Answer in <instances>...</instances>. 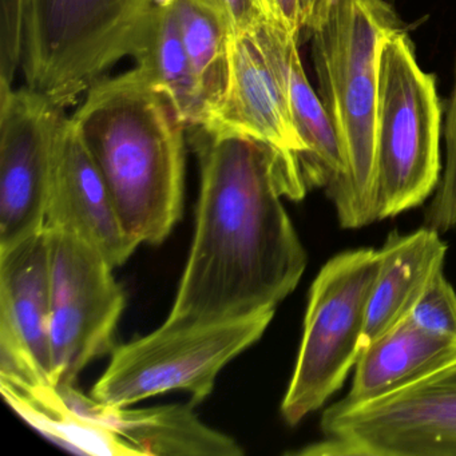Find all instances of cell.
I'll use <instances>...</instances> for the list:
<instances>
[{
	"instance_id": "6",
	"label": "cell",
	"mask_w": 456,
	"mask_h": 456,
	"mask_svg": "<svg viewBox=\"0 0 456 456\" xmlns=\"http://www.w3.org/2000/svg\"><path fill=\"white\" fill-rule=\"evenodd\" d=\"M274 314L240 319L173 320L114 348L92 396L110 407H130L183 389L191 403L212 394L224 367L260 340Z\"/></svg>"
},
{
	"instance_id": "4",
	"label": "cell",
	"mask_w": 456,
	"mask_h": 456,
	"mask_svg": "<svg viewBox=\"0 0 456 456\" xmlns=\"http://www.w3.org/2000/svg\"><path fill=\"white\" fill-rule=\"evenodd\" d=\"M156 0H25L26 86L74 105L125 57H135Z\"/></svg>"
},
{
	"instance_id": "13",
	"label": "cell",
	"mask_w": 456,
	"mask_h": 456,
	"mask_svg": "<svg viewBox=\"0 0 456 456\" xmlns=\"http://www.w3.org/2000/svg\"><path fill=\"white\" fill-rule=\"evenodd\" d=\"M229 55L228 92L205 125L197 127L261 141L301 167L305 146L296 129L281 82L255 31L231 36Z\"/></svg>"
},
{
	"instance_id": "18",
	"label": "cell",
	"mask_w": 456,
	"mask_h": 456,
	"mask_svg": "<svg viewBox=\"0 0 456 456\" xmlns=\"http://www.w3.org/2000/svg\"><path fill=\"white\" fill-rule=\"evenodd\" d=\"M0 391L23 420L63 448L94 456L141 455L113 429L79 415L54 384L28 383L0 375Z\"/></svg>"
},
{
	"instance_id": "15",
	"label": "cell",
	"mask_w": 456,
	"mask_h": 456,
	"mask_svg": "<svg viewBox=\"0 0 456 456\" xmlns=\"http://www.w3.org/2000/svg\"><path fill=\"white\" fill-rule=\"evenodd\" d=\"M253 31L281 82L305 146L301 172L306 188H322L328 194L346 175V162L330 116L304 70L298 54L300 41L266 18Z\"/></svg>"
},
{
	"instance_id": "3",
	"label": "cell",
	"mask_w": 456,
	"mask_h": 456,
	"mask_svg": "<svg viewBox=\"0 0 456 456\" xmlns=\"http://www.w3.org/2000/svg\"><path fill=\"white\" fill-rule=\"evenodd\" d=\"M405 30L387 0H333L312 31L319 97L346 162V175L328 193L346 229L376 221L373 210L379 61L384 42Z\"/></svg>"
},
{
	"instance_id": "8",
	"label": "cell",
	"mask_w": 456,
	"mask_h": 456,
	"mask_svg": "<svg viewBox=\"0 0 456 456\" xmlns=\"http://www.w3.org/2000/svg\"><path fill=\"white\" fill-rule=\"evenodd\" d=\"M322 439L301 456H456V356L370 402L340 400L322 413Z\"/></svg>"
},
{
	"instance_id": "22",
	"label": "cell",
	"mask_w": 456,
	"mask_h": 456,
	"mask_svg": "<svg viewBox=\"0 0 456 456\" xmlns=\"http://www.w3.org/2000/svg\"><path fill=\"white\" fill-rule=\"evenodd\" d=\"M410 317L420 327L456 340V292L444 269L432 277Z\"/></svg>"
},
{
	"instance_id": "25",
	"label": "cell",
	"mask_w": 456,
	"mask_h": 456,
	"mask_svg": "<svg viewBox=\"0 0 456 456\" xmlns=\"http://www.w3.org/2000/svg\"><path fill=\"white\" fill-rule=\"evenodd\" d=\"M332 2L333 0H301L304 33L308 34V37L324 22Z\"/></svg>"
},
{
	"instance_id": "19",
	"label": "cell",
	"mask_w": 456,
	"mask_h": 456,
	"mask_svg": "<svg viewBox=\"0 0 456 456\" xmlns=\"http://www.w3.org/2000/svg\"><path fill=\"white\" fill-rule=\"evenodd\" d=\"M135 69L149 85L164 95L186 126H202L207 109L177 20L167 0H156L142 45L134 57Z\"/></svg>"
},
{
	"instance_id": "11",
	"label": "cell",
	"mask_w": 456,
	"mask_h": 456,
	"mask_svg": "<svg viewBox=\"0 0 456 456\" xmlns=\"http://www.w3.org/2000/svg\"><path fill=\"white\" fill-rule=\"evenodd\" d=\"M0 375L53 384L46 231L0 252Z\"/></svg>"
},
{
	"instance_id": "1",
	"label": "cell",
	"mask_w": 456,
	"mask_h": 456,
	"mask_svg": "<svg viewBox=\"0 0 456 456\" xmlns=\"http://www.w3.org/2000/svg\"><path fill=\"white\" fill-rule=\"evenodd\" d=\"M189 130L201 183L196 233L169 319L274 314L297 287L306 252L282 199L306 194L300 165L261 141Z\"/></svg>"
},
{
	"instance_id": "10",
	"label": "cell",
	"mask_w": 456,
	"mask_h": 456,
	"mask_svg": "<svg viewBox=\"0 0 456 456\" xmlns=\"http://www.w3.org/2000/svg\"><path fill=\"white\" fill-rule=\"evenodd\" d=\"M63 109L28 89L0 93V252L45 231Z\"/></svg>"
},
{
	"instance_id": "20",
	"label": "cell",
	"mask_w": 456,
	"mask_h": 456,
	"mask_svg": "<svg viewBox=\"0 0 456 456\" xmlns=\"http://www.w3.org/2000/svg\"><path fill=\"white\" fill-rule=\"evenodd\" d=\"M167 2L177 20L181 38L196 76L207 109V122L228 92L232 34L216 12L197 0Z\"/></svg>"
},
{
	"instance_id": "21",
	"label": "cell",
	"mask_w": 456,
	"mask_h": 456,
	"mask_svg": "<svg viewBox=\"0 0 456 456\" xmlns=\"http://www.w3.org/2000/svg\"><path fill=\"white\" fill-rule=\"evenodd\" d=\"M445 162L434 200L427 212V226L440 233L456 228V68L455 82L444 117Z\"/></svg>"
},
{
	"instance_id": "14",
	"label": "cell",
	"mask_w": 456,
	"mask_h": 456,
	"mask_svg": "<svg viewBox=\"0 0 456 456\" xmlns=\"http://www.w3.org/2000/svg\"><path fill=\"white\" fill-rule=\"evenodd\" d=\"M74 411L113 429L141 455L239 456L242 450L232 437L205 426L191 407L162 405L137 408L110 407L86 396L74 387L57 386Z\"/></svg>"
},
{
	"instance_id": "2",
	"label": "cell",
	"mask_w": 456,
	"mask_h": 456,
	"mask_svg": "<svg viewBox=\"0 0 456 456\" xmlns=\"http://www.w3.org/2000/svg\"><path fill=\"white\" fill-rule=\"evenodd\" d=\"M85 95L71 119L125 229L140 244H161L183 213L185 125L135 68Z\"/></svg>"
},
{
	"instance_id": "16",
	"label": "cell",
	"mask_w": 456,
	"mask_h": 456,
	"mask_svg": "<svg viewBox=\"0 0 456 456\" xmlns=\"http://www.w3.org/2000/svg\"><path fill=\"white\" fill-rule=\"evenodd\" d=\"M447 245L436 229L392 233L379 249L378 277L368 305L362 349L410 317L427 285L444 269Z\"/></svg>"
},
{
	"instance_id": "12",
	"label": "cell",
	"mask_w": 456,
	"mask_h": 456,
	"mask_svg": "<svg viewBox=\"0 0 456 456\" xmlns=\"http://www.w3.org/2000/svg\"><path fill=\"white\" fill-rule=\"evenodd\" d=\"M45 229L78 237L113 268L126 263L141 245L125 229L71 117L63 121L55 145Z\"/></svg>"
},
{
	"instance_id": "24",
	"label": "cell",
	"mask_w": 456,
	"mask_h": 456,
	"mask_svg": "<svg viewBox=\"0 0 456 456\" xmlns=\"http://www.w3.org/2000/svg\"><path fill=\"white\" fill-rule=\"evenodd\" d=\"M264 15L300 41L304 34L301 0H261Z\"/></svg>"
},
{
	"instance_id": "5",
	"label": "cell",
	"mask_w": 456,
	"mask_h": 456,
	"mask_svg": "<svg viewBox=\"0 0 456 456\" xmlns=\"http://www.w3.org/2000/svg\"><path fill=\"white\" fill-rule=\"evenodd\" d=\"M373 210L376 221L423 204L440 183L443 110L436 82L403 30L379 61Z\"/></svg>"
},
{
	"instance_id": "7",
	"label": "cell",
	"mask_w": 456,
	"mask_h": 456,
	"mask_svg": "<svg viewBox=\"0 0 456 456\" xmlns=\"http://www.w3.org/2000/svg\"><path fill=\"white\" fill-rule=\"evenodd\" d=\"M379 266V250L362 248L330 258L314 279L297 360L281 403L282 418L290 426L320 410L356 365Z\"/></svg>"
},
{
	"instance_id": "17",
	"label": "cell",
	"mask_w": 456,
	"mask_h": 456,
	"mask_svg": "<svg viewBox=\"0 0 456 456\" xmlns=\"http://www.w3.org/2000/svg\"><path fill=\"white\" fill-rule=\"evenodd\" d=\"M455 356L456 340L431 332L407 317L362 349L344 400L357 404L380 399Z\"/></svg>"
},
{
	"instance_id": "9",
	"label": "cell",
	"mask_w": 456,
	"mask_h": 456,
	"mask_svg": "<svg viewBox=\"0 0 456 456\" xmlns=\"http://www.w3.org/2000/svg\"><path fill=\"white\" fill-rule=\"evenodd\" d=\"M47 232L52 290L53 384H74L89 362L114 348L126 305L113 266L73 234Z\"/></svg>"
},
{
	"instance_id": "23",
	"label": "cell",
	"mask_w": 456,
	"mask_h": 456,
	"mask_svg": "<svg viewBox=\"0 0 456 456\" xmlns=\"http://www.w3.org/2000/svg\"><path fill=\"white\" fill-rule=\"evenodd\" d=\"M218 15L232 36L255 30L264 20L261 0H197Z\"/></svg>"
}]
</instances>
